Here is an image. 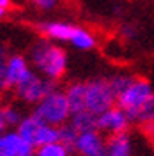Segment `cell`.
<instances>
[{
    "label": "cell",
    "instance_id": "1",
    "mask_svg": "<svg viewBox=\"0 0 154 156\" xmlns=\"http://www.w3.org/2000/svg\"><path fill=\"white\" fill-rule=\"evenodd\" d=\"M28 59L35 71L57 83L68 73V64H69L68 52L57 42H52L45 37H40L33 42L28 52Z\"/></svg>",
    "mask_w": 154,
    "mask_h": 156
},
{
    "label": "cell",
    "instance_id": "11",
    "mask_svg": "<svg viewBox=\"0 0 154 156\" xmlns=\"http://www.w3.org/2000/svg\"><path fill=\"white\" fill-rule=\"evenodd\" d=\"M106 156H135V144L128 132H121L107 137V154Z\"/></svg>",
    "mask_w": 154,
    "mask_h": 156
},
{
    "label": "cell",
    "instance_id": "17",
    "mask_svg": "<svg viewBox=\"0 0 154 156\" xmlns=\"http://www.w3.org/2000/svg\"><path fill=\"white\" fill-rule=\"evenodd\" d=\"M133 123L138 125V127L144 125V123H154V92L151 94V97L144 102V106L138 109Z\"/></svg>",
    "mask_w": 154,
    "mask_h": 156
},
{
    "label": "cell",
    "instance_id": "25",
    "mask_svg": "<svg viewBox=\"0 0 154 156\" xmlns=\"http://www.w3.org/2000/svg\"><path fill=\"white\" fill-rule=\"evenodd\" d=\"M4 130H7L5 123H4V118H2V109H0V132H4Z\"/></svg>",
    "mask_w": 154,
    "mask_h": 156
},
{
    "label": "cell",
    "instance_id": "18",
    "mask_svg": "<svg viewBox=\"0 0 154 156\" xmlns=\"http://www.w3.org/2000/svg\"><path fill=\"white\" fill-rule=\"evenodd\" d=\"M107 78H109V83H111V87H113V90H114L116 97H118L123 90L127 89L128 85L132 83V80L135 76L130 75V73L120 71V73H114V75H111V76H107Z\"/></svg>",
    "mask_w": 154,
    "mask_h": 156
},
{
    "label": "cell",
    "instance_id": "4",
    "mask_svg": "<svg viewBox=\"0 0 154 156\" xmlns=\"http://www.w3.org/2000/svg\"><path fill=\"white\" fill-rule=\"evenodd\" d=\"M57 87H59L57 82H52L49 78H45L44 75H40L38 71L31 69V71L28 73L26 76L14 87L12 92H14V95L21 101L23 104L35 106L38 101H42L49 92H52V90L57 89Z\"/></svg>",
    "mask_w": 154,
    "mask_h": 156
},
{
    "label": "cell",
    "instance_id": "14",
    "mask_svg": "<svg viewBox=\"0 0 154 156\" xmlns=\"http://www.w3.org/2000/svg\"><path fill=\"white\" fill-rule=\"evenodd\" d=\"M73 147L68 144L61 142V140H54V142H47L44 146H38L35 149V156H71Z\"/></svg>",
    "mask_w": 154,
    "mask_h": 156
},
{
    "label": "cell",
    "instance_id": "26",
    "mask_svg": "<svg viewBox=\"0 0 154 156\" xmlns=\"http://www.w3.org/2000/svg\"><path fill=\"white\" fill-rule=\"evenodd\" d=\"M7 14H9V9H4V7H0V21H2V19H4Z\"/></svg>",
    "mask_w": 154,
    "mask_h": 156
},
{
    "label": "cell",
    "instance_id": "3",
    "mask_svg": "<svg viewBox=\"0 0 154 156\" xmlns=\"http://www.w3.org/2000/svg\"><path fill=\"white\" fill-rule=\"evenodd\" d=\"M116 104V94L109 83V78L97 76L85 80V111L100 115Z\"/></svg>",
    "mask_w": 154,
    "mask_h": 156
},
{
    "label": "cell",
    "instance_id": "24",
    "mask_svg": "<svg viewBox=\"0 0 154 156\" xmlns=\"http://www.w3.org/2000/svg\"><path fill=\"white\" fill-rule=\"evenodd\" d=\"M0 7H4V9H9V11H11L12 0H0Z\"/></svg>",
    "mask_w": 154,
    "mask_h": 156
},
{
    "label": "cell",
    "instance_id": "16",
    "mask_svg": "<svg viewBox=\"0 0 154 156\" xmlns=\"http://www.w3.org/2000/svg\"><path fill=\"white\" fill-rule=\"evenodd\" d=\"M0 109H2V118L7 128H17V125L24 118L23 111L14 104H0Z\"/></svg>",
    "mask_w": 154,
    "mask_h": 156
},
{
    "label": "cell",
    "instance_id": "6",
    "mask_svg": "<svg viewBox=\"0 0 154 156\" xmlns=\"http://www.w3.org/2000/svg\"><path fill=\"white\" fill-rule=\"evenodd\" d=\"M16 130L24 137L26 142H30L33 146L35 149L38 146L47 144V142L59 140V127H52L49 123L42 122L38 116H35L33 113L31 115H24V118L17 125Z\"/></svg>",
    "mask_w": 154,
    "mask_h": 156
},
{
    "label": "cell",
    "instance_id": "2",
    "mask_svg": "<svg viewBox=\"0 0 154 156\" xmlns=\"http://www.w3.org/2000/svg\"><path fill=\"white\" fill-rule=\"evenodd\" d=\"M31 113L52 127H62L71 118V106H69L66 92L57 87L52 92H49L42 101H38L33 106Z\"/></svg>",
    "mask_w": 154,
    "mask_h": 156
},
{
    "label": "cell",
    "instance_id": "20",
    "mask_svg": "<svg viewBox=\"0 0 154 156\" xmlns=\"http://www.w3.org/2000/svg\"><path fill=\"white\" fill-rule=\"evenodd\" d=\"M30 4L37 9V11H42V12H50L57 9L61 4V0H30Z\"/></svg>",
    "mask_w": 154,
    "mask_h": 156
},
{
    "label": "cell",
    "instance_id": "23",
    "mask_svg": "<svg viewBox=\"0 0 154 156\" xmlns=\"http://www.w3.org/2000/svg\"><path fill=\"white\" fill-rule=\"evenodd\" d=\"M9 56H11L9 47H7L4 42H0V66H2V64H5V61L9 59Z\"/></svg>",
    "mask_w": 154,
    "mask_h": 156
},
{
    "label": "cell",
    "instance_id": "19",
    "mask_svg": "<svg viewBox=\"0 0 154 156\" xmlns=\"http://www.w3.org/2000/svg\"><path fill=\"white\" fill-rule=\"evenodd\" d=\"M76 135H78V130L69 122L64 123L62 127H59V140L64 142V144H68L69 147H73L75 140H76Z\"/></svg>",
    "mask_w": 154,
    "mask_h": 156
},
{
    "label": "cell",
    "instance_id": "9",
    "mask_svg": "<svg viewBox=\"0 0 154 156\" xmlns=\"http://www.w3.org/2000/svg\"><path fill=\"white\" fill-rule=\"evenodd\" d=\"M130 125H132L130 116L118 104L97 115V130H100L107 137L114 134H121V132H128Z\"/></svg>",
    "mask_w": 154,
    "mask_h": 156
},
{
    "label": "cell",
    "instance_id": "21",
    "mask_svg": "<svg viewBox=\"0 0 154 156\" xmlns=\"http://www.w3.org/2000/svg\"><path fill=\"white\" fill-rule=\"evenodd\" d=\"M120 35L123 37V38H127V40L137 38V35H138L137 24H133V23H123V24L120 26Z\"/></svg>",
    "mask_w": 154,
    "mask_h": 156
},
{
    "label": "cell",
    "instance_id": "7",
    "mask_svg": "<svg viewBox=\"0 0 154 156\" xmlns=\"http://www.w3.org/2000/svg\"><path fill=\"white\" fill-rule=\"evenodd\" d=\"M31 62L23 54H11L5 64L0 66V92L14 90L19 82L31 71Z\"/></svg>",
    "mask_w": 154,
    "mask_h": 156
},
{
    "label": "cell",
    "instance_id": "13",
    "mask_svg": "<svg viewBox=\"0 0 154 156\" xmlns=\"http://www.w3.org/2000/svg\"><path fill=\"white\" fill-rule=\"evenodd\" d=\"M69 44H71V47H75L78 50H92L97 47V37L90 30L82 28V26L76 24V30H75Z\"/></svg>",
    "mask_w": 154,
    "mask_h": 156
},
{
    "label": "cell",
    "instance_id": "15",
    "mask_svg": "<svg viewBox=\"0 0 154 156\" xmlns=\"http://www.w3.org/2000/svg\"><path fill=\"white\" fill-rule=\"evenodd\" d=\"M69 123L76 128L78 132L94 130V128H97V115H92V113H88V111L73 113L71 118H69Z\"/></svg>",
    "mask_w": 154,
    "mask_h": 156
},
{
    "label": "cell",
    "instance_id": "10",
    "mask_svg": "<svg viewBox=\"0 0 154 156\" xmlns=\"http://www.w3.org/2000/svg\"><path fill=\"white\" fill-rule=\"evenodd\" d=\"M35 30L40 33V37L52 40V42H69L76 30V24L62 19H45V21L35 23Z\"/></svg>",
    "mask_w": 154,
    "mask_h": 156
},
{
    "label": "cell",
    "instance_id": "22",
    "mask_svg": "<svg viewBox=\"0 0 154 156\" xmlns=\"http://www.w3.org/2000/svg\"><path fill=\"white\" fill-rule=\"evenodd\" d=\"M140 130L149 140L154 142V123H144V125H140Z\"/></svg>",
    "mask_w": 154,
    "mask_h": 156
},
{
    "label": "cell",
    "instance_id": "5",
    "mask_svg": "<svg viewBox=\"0 0 154 156\" xmlns=\"http://www.w3.org/2000/svg\"><path fill=\"white\" fill-rule=\"evenodd\" d=\"M152 92H154L152 85H151L149 80L140 78V76H135L132 80V83L128 85L127 89L116 97V104L127 113L128 116H130V120H132V123H133L138 109L144 106V102L151 97Z\"/></svg>",
    "mask_w": 154,
    "mask_h": 156
},
{
    "label": "cell",
    "instance_id": "8",
    "mask_svg": "<svg viewBox=\"0 0 154 156\" xmlns=\"http://www.w3.org/2000/svg\"><path fill=\"white\" fill-rule=\"evenodd\" d=\"M73 153L76 156H106L107 154V135L100 130H85L78 132L73 144Z\"/></svg>",
    "mask_w": 154,
    "mask_h": 156
},
{
    "label": "cell",
    "instance_id": "12",
    "mask_svg": "<svg viewBox=\"0 0 154 156\" xmlns=\"http://www.w3.org/2000/svg\"><path fill=\"white\" fill-rule=\"evenodd\" d=\"M64 92H66L69 106H71V115L73 113L85 111V80L71 82L64 89Z\"/></svg>",
    "mask_w": 154,
    "mask_h": 156
},
{
    "label": "cell",
    "instance_id": "27",
    "mask_svg": "<svg viewBox=\"0 0 154 156\" xmlns=\"http://www.w3.org/2000/svg\"><path fill=\"white\" fill-rule=\"evenodd\" d=\"M33 156H35V154H33Z\"/></svg>",
    "mask_w": 154,
    "mask_h": 156
}]
</instances>
